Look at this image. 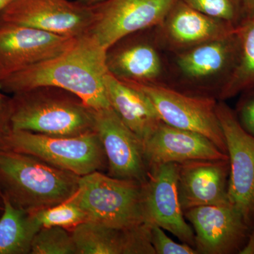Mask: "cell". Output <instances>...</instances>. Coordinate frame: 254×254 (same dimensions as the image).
Wrapping results in <instances>:
<instances>
[{
	"label": "cell",
	"instance_id": "cell-3",
	"mask_svg": "<svg viewBox=\"0 0 254 254\" xmlns=\"http://www.w3.org/2000/svg\"><path fill=\"white\" fill-rule=\"evenodd\" d=\"M80 176L55 168L33 155L0 148V193L28 213L69 199Z\"/></svg>",
	"mask_w": 254,
	"mask_h": 254
},
{
	"label": "cell",
	"instance_id": "cell-30",
	"mask_svg": "<svg viewBox=\"0 0 254 254\" xmlns=\"http://www.w3.org/2000/svg\"><path fill=\"white\" fill-rule=\"evenodd\" d=\"M77 1L82 3V4L95 5L98 4V3L101 2V1H104V0H77Z\"/></svg>",
	"mask_w": 254,
	"mask_h": 254
},
{
	"label": "cell",
	"instance_id": "cell-10",
	"mask_svg": "<svg viewBox=\"0 0 254 254\" xmlns=\"http://www.w3.org/2000/svg\"><path fill=\"white\" fill-rule=\"evenodd\" d=\"M217 115L230 161L228 200L243 215L254 232V136L241 127L235 112L218 100Z\"/></svg>",
	"mask_w": 254,
	"mask_h": 254
},
{
	"label": "cell",
	"instance_id": "cell-6",
	"mask_svg": "<svg viewBox=\"0 0 254 254\" xmlns=\"http://www.w3.org/2000/svg\"><path fill=\"white\" fill-rule=\"evenodd\" d=\"M0 148L33 155L80 177L108 169L104 148L95 131L74 136H54L11 131L0 142Z\"/></svg>",
	"mask_w": 254,
	"mask_h": 254
},
{
	"label": "cell",
	"instance_id": "cell-12",
	"mask_svg": "<svg viewBox=\"0 0 254 254\" xmlns=\"http://www.w3.org/2000/svg\"><path fill=\"white\" fill-rule=\"evenodd\" d=\"M184 214L193 226L198 254H241L252 235L243 215L230 202L190 208Z\"/></svg>",
	"mask_w": 254,
	"mask_h": 254
},
{
	"label": "cell",
	"instance_id": "cell-21",
	"mask_svg": "<svg viewBox=\"0 0 254 254\" xmlns=\"http://www.w3.org/2000/svg\"><path fill=\"white\" fill-rule=\"evenodd\" d=\"M4 210L0 217V254H30L33 239L41 226L28 213L3 197Z\"/></svg>",
	"mask_w": 254,
	"mask_h": 254
},
{
	"label": "cell",
	"instance_id": "cell-23",
	"mask_svg": "<svg viewBox=\"0 0 254 254\" xmlns=\"http://www.w3.org/2000/svg\"><path fill=\"white\" fill-rule=\"evenodd\" d=\"M30 254H78L71 230L42 227L33 239Z\"/></svg>",
	"mask_w": 254,
	"mask_h": 254
},
{
	"label": "cell",
	"instance_id": "cell-16",
	"mask_svg": "<svg viewBox=\"0 0 254 254\" xmlns=\"http://www.w3.org/2000/svg\"><path fill=\"white\" fill-rule=\"evenodd\" d=\"M236 30L230 23L197 11L183 0H177L155 27L160 46L171 54L218 39Z\"/></svg>",
	"mask_w": 254,
	"mask_h": 254
},
{
	"label": "cell",
	"instance_id": "cell-22",
	"mask_svg": "<svg viewBox=\"0 0 254 254\" xmlns=\"http://www.w3.org/2000/svg\"><path fill=\"white\" fill-rule=\"evenodd\" d=\"M237 32L240 43L238 63L219 100L225 101L254 87V15L247 16Z\"/></svg>",
	"mask_w": 254,
	"mask_h": 254
},
{
	"label": "cell",
	"instance_id": "cell-28",
	"mask_svg": "<svg viewBox=\"0 0 254 254\" xmlns=\"http://www.w3.org/2000/svg\"><path fill=\"white\" fill-rule=\"evenodd\" d=\"M10 111L11 96H8L0 89V142L11 131Z\"/></svg>",
	"mask_w": 254,
	"mask_h": 254
},
{
	"label": "cell",
	"instance_id": "cell-11",
	"mask_svg": "<svg viewBox=\"0 0 254 254\" xmlns=\"http://www.w3.org/2000/svg\"><path fill=\"white\" fill-rule=\"evenodd\" d=\"M76 40L22 25L0 23V82L63 54Z\"/></svg>",
	"mask_w": 254,
	"mask_h": 254
},
{
	"label": "cell",
	"instance_id": "cell-31",
	"mask_svg": "<svg viewBox=\"0 0 254 254\" xmlns=\"http://www.w3.org/2000/svg\"><path fill=\"white\" fill-rule=\"evenodd\" d=\"M14 0H0V12L4 9L5 7L11 4Z\"/></svg>",
	"mask_w": 254,
	"mask_h": 254
},
{
	"label": "cell",
	"instance_id": "cell-24",
	"mask_svg": "<svg viewBox=\"0 0 254 254\" xmlns=\"http://www.w3.org/2000/svg\"><path fill=\"white\" fill-rule=\"evenodd\" d=\"M32 213L41 227H61L71 230L87 222L86 213L72 197L60 204Z\"/></svg>",
	"mask_w": 254,
	"mask_h": 254
},
{
	"label": "cell",
	"instance_id": "cell-9",
	"mask_svg": "<svg viewBox=\"0 0 254 254\" xmlns=\"http://www.w3.org/2000/svg\"><path fill=\"white\" fill-rule=\"evenodd\" d=\"M95 19V5L77 0H14L0 12V23L22 25L73 38L90 33Z\"/></svg>",
	"mask_w": 254,
	"mask_h": 254
},
{
	"label": "cell",
	"instance_id": "cell-18",
	"mask_svg": "<svg viewBox=\"0 0 254 254\" xmlns=\"http://www.w3.org/2000/svg\"><path fill=\"white\" fill-rule=\"evenodd\" d=\"M143 148L148 171L163 164L229 158L206 136L170 126L163 122L143 142Z\"/></svg>",
	"mask_w": 254,
	"mask_h": 254
},
{
	"label": "cell",
	"instance_id": "cell-27",
	"mask_svg": "<svg viewBox=\"0 0 254 254\" xmlns=\"http://www.w3.org/2000/svg\"><path fill=\"white\" fill-rule=\"evenodd\" d=\"M241 94L236 110L234 112L241 127L254 136V87Z\"/></svg>",
	"mask_w": 254,
	"mask_h": 254
},
{
	"label": "cell",
	"instance_id": "cell-2",
	"mask_svg": "<svg viewBox=\"0 0 254 254\" xmlns=\"http://www.w3.org/2000/svg\"><path fill=\"white\" fill-rule=\"evenodd\" d=\"M95 112L79 96L59 87H35L11 95V131L54 136L95 131Z\"/></svg>",
	"mask_w": 254,
	"mask_h": 254
},
{
	"label": "cell",
	"instance_id": "cell-19",
	"mask_svg": "<svg viewBox=\"0 0 254 254\" xmlns=\"http://www.w3.org/2000/svg\"><path fill=\"white\" fill-rule=\"evenodd\" d=\"M151 225L106 226L85 222L71 230L78 254H155Z\"/></svg>",
	"mask_w": 254,
	"mask_h": 254
},
{
	"label": "cell",
	"instance_id": "cell-20",
	"mask_svg": "<svg viewBox=\"0 0 254 254\" xmlns=\"http://www.w3.org/2000/svg\"><path fill=\"white\" fill-rule=\"evenodd\" d=\"M106 90L110 107L142 141H146L163 123L151 100L140 88L108 73Z\"/></svg>",
	"mask_w": 254,
	"mask_h": 254
},
{
	"label": "cell",
	"instance_id": "cell-1",
	"mask_svg": "<svg viewBox=\"0 0 254 254\" xmlns=\"http://www.w3.org/2000/svg\"><path fill=\"white\" fill-rule=\"evenodd\" d=\"M105 50L88 33L63 54L5 78L0 89L12 95L37 86H56L77 95L93 109L110 108Z\"/></svg>",
	"mask_w": 254,
	"mask_h": 254
},
{
	"label": "cell",
	"instance_id": "cell-4",
	"mask_svg": "<svg viewBox=\"0 0 254 254\" xmlns=\"http://www.w3.org/2000/svg\"><path fill=\"white\" fill-rule=\"evenodd\" d=\"M237 30L231 34L177 53H168V86L219 100L240 56Z\"/></svg>",
	"mask_w": 254,
	"mask_h": 254
},
{
	"label": "cell",
	"instance_id": "cell-29",
	"mask_svg": "<svg viewBox=\"0 0 254 254\" xmlns=\"http://www.w3.org/2000/svg\"><path fill=\"white\" fill-rule=\"evenodd\" d=\"M247 16L254 15V0H243Z\"/></svg>",
	"mask_w": 254,
	"mask_h": 254
},
{
	"label": "cell",
	"instance_id": "cell-13",
	"mask_svg": "<svg viewBox=\"0 0 254 254\" xmlns=\"http://www.w3.org/2000/svg\"><path fill=\"white\" fill-rule=\"evenodd\" d=\"M177 0H104L95 4L90 33L104 49L123 37L158 26Z\"/></svg>",
	"mask_w": 254,
	"mask_h": 254
},
{
	"label": "cell",
	"instance_id": "cell-17",
	"mask_svg": "<svg viewBox=\"0 0 254 254\" xmlns=\"http://www.w3.org/2000/svg\"><path fill=\"white\" fill-rule=\"evenodd\" d=\"M228 159L178 163L177 190L183 212L203 205L228 203Z\"/></svg>",
	"mask_w": 254,
	"mask_h": 254
},
{
	"label": "cell",
	"instance_id": "cell-7",
	"mask_svg": "<svg viewBox=\"0 0 254 254\" xmlns=\"http://www.w3.org/2000/svg\"><path fill=\"white\" fill-rule=\"evenodd\" d=\"M155 27L127 35L105 50L111 76L129 85L168 84V55L159 43Z\"/></svg>",
	"mask_w": 254,
	"mask_h": 254
},
{
	"label": "cell",
	"instance_id": "cell-25",
	"mask_svg": "<svg viewBox=\"0 0 254 254\" xmlns=\"http://www.w3.org/2000/svg\"><path fill=\"white\" fill-rule=\"evenodd\" d=\"M192 8L210 17L238 28L247 18L243 0H183Z\"/></svg>",
	"mask_w": 254,
	"mask_h": 254
},
{
	"label": "cell",
	"instance_id": "cell-15",
	"mask_svg": "<svg viewBox=\"0 0 254 254\" xmlns=\"http://www.w3.org/2000/svg\"><path fill=\"white\" fill-rule=\"evenodd\" d=\"M98 133L108 160V175L120 180L144 183L148 169L143 142L110 108L95 112Z\"/></svg>",
	"mask_w": 254,
	"mask_h": 254
},
{
	"label": "cell",
	"instance_id": "cell-26",
	"mask_svg": "<svg viewBox=\"0 0 254 254\" xmlns=\"http://www.w3.org/2000/svg\"><path fill=\"white\" fill-rule=\"evenodd\" d=\"M150 241L155 254H196L198 252L187 244L174 242L161 227L151 225Z\"/></svg>",
	"mask_w": 254,
	"mask_h": 254
},
{
	"label": "cell",
	"instance_id": "cell-32",
	"mask_svg": "<svg viewBox=\"0 0 254 254\" xmlns=\"http://www.w3.org/2000/svg\"><path fill=\"white\" fill-rule=\"evenodd\" d=\"M4 210V200H3L2 195L0 193V217L3 213Z\"/></svg>",
	"mask_w": 254,
	"mask_h": 254
},
{
	"label": "cell",
	"instance_id": "cell-14",
	"mask_svg": "<svg viewBox=\"0 0 254 254\" xmlns=\"http://www.w3.org/2000/svg\"><path fill=\"white\" fill-rule=\"evenodd\" d=\"M177 172L178 163H173L148 171L143 183L145 222L161 227L194 248V232L187 223L179 199Z\"/></svg>",
	"mask_w": 254,
	"mask_h": 254
},
{
	"label": "cell",
	"instance_id": "cell-5",
	"mask_svg": "<svg viewBox=\"0 0 254 254\" xmlns=\"http://www.w3.org/2000/svg\"><path fill=\"white\" fill-rule=\"evenodd\" d=\"M72 198L86 213L87 222L117 227L146 223L143 183L94 172L80 177Z\"/></svg>",
	"mask_w": 254,
	"mask_h": 254
},
{
	"label": "cell",
	"instance_id": "cell-8",
	"mask_svg": "<svg viewBox=\"0 0 254 254\" xmlns=\"http://www.w3.org/2000/svg\"><path fill=\"white\" fill-rule=\"evenodd\" d=\"M131 86L148 95L164 123L199 133L227 155L225 136L217 115L218 100L189 94L168 85Z\"/></svg>",
	"mask_w": 254,
	"mask_h": 254
}]
</instances>
